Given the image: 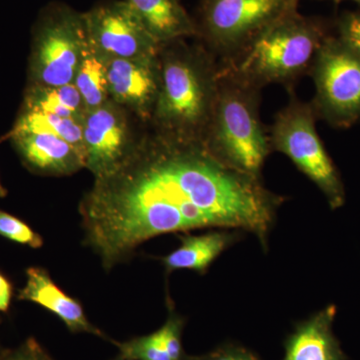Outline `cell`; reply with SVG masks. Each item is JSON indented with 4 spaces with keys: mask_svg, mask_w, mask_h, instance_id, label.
<instances>
[{
    "mask_svg": "<svg viewBox=\"0 0 360 360\" xmlns=\"http://www.w3.org/2000/svg\"><path fill=\"white\" fill-rule=\"evenodd\" d=\"M300 0H202L198 39L224 63L284 14L297 9Z\"/></svg>",
    "mask_w": 360,
    "mask_h": 360,
    "instance_id": "52a82bcc",
    "label": "cell"
},
{
    "mask_svg": "<svg viewBox=\"0 0 360 360\" xmlns=\"http://www.w3.org/2000/svg\"><path fill=\"white\" fill-rule=\"evenodd\" d=\"M338 39L360 56V11H347L336 21Z\"/></svg>",
    "mask_w": 360,
    "mask_h": 360,
    "instance_id": "603a6c76",
    "label": "cell"
},
{
    "mask_svg": "<svg viewBox=\"0 0 360 360\" xmlns=\"http://www.w3.org/2000/svg\"><path fill=\"white\" fill-rule=\"evenodd\" d=\"M89 46L106 59L153 58L161 45L127 0L101 2L84 13Z\"/></svg>",
    "mask_w": 360,
    "mask_h": 360,
    "instance_id": "9c48e42d",
    "label": "cell"
},
{
    "mask_svg": "<svg viewBox=\"0 0 360 360\" xmlns=\"http://www.w3.org/2000/svg\"><path fill=\"white\" fill-rule=\"evenodd\" d=\"M335 315V305H328L296 324L284 342L285 355L283 360H347L333 333Z\"/></svg>",
    "mask_w": 360,
    "mask_h": 360,
    "instance_id": "5bb4252c",
    "label": "cell"
},
{
    "mask_svg": "<svg viewBox=\"0 0 360 360\" xmlns=\"http://www.w3.org/2000/svg\"><path fill=\"white\" fill-rule=\"evenodd\" d=\"M167 303L169 304V312L167 321L158 329L161 340L172 360H191V356L186 354L182 345V333L186 321L181 315L175 312L172 300H168Z\"/></svg>",
    "mask_w": 360,
    "mask_h": 360,
    "instance_id": "7402d4cb",
    "label": "cell"
},
{
    "mask_svg": "<svg viewBox=\"0 0 360 360\" xmlns=\"http://www.w3.org/2000/svg\"><path fill=\"white\" fill-rule=\"evenodd\" d=\"M111 341L118 349L116 360H172L163 345L158 330L123 342Z\"/></svg>",
    "mask_w": 360,
    "mask_h": 360,
    "instance_id": "ffe728a7",
    "label": "cell"
},
{
    "mask_svg": "<svg viewBox=\"0 0 360 360\" xmlns=\"http://www.w3.org/2000/svg\"><path fill=\"white\" fill-rule=\"evenodd\" d=\"M73 84L84 99L87 110H94L110 99L105 60L90 47L78 68Z\"/></svg>",
    "mask_w": 360,
    "mask_h": 360,
    "instance_id": "d6986e66",
    "label": "cell"
},
{
    "mask_svg": "<svg viewBox=\"0 0 360 360\" xmlns=\"http://www.w3.org/2000/svg\"><path fill=\"white\" fill-rule=\"evenodd\" d=\"M160 61L151 129L170 139L203 143L219 94V60L203 45L179 39L161 45Z\"/></svg>",
    "mask_w": 360,
    "mask_h": 360,
    "instance_id": "7a4b0ae2",
    "label": "cell"
},
{
    "mask_svg": "<svg viewBox=\"0 0 360 360\" xmlns=\"http://www.w3.org/2000/svg\"><path fill=\"white\" fill-rule=\"evenodd\" d=\"M82 122L84 120H79V118L60 117V116L39 112V111L21 110L11 134L37 132V134L54 135L75 146L82 153L85 160Z\"/></svg>",
    "mask_w": 360,
    "mask_h": 360,
    "instance_id": "ac0fdd59",
    "label": "cell"
},
{
    "mask_svg": "<svg viewBox=\"0 0 360 360\" xmlns=\"http://www.w3.org/2000/svg\"><path fill=\"white\" fill-rule=\"evenodd\" d=\"M191 360H262L250 352L248 348L240 347V345L226 343V345H220L210 352V354L201 355V356H191Z\"/></svg>",
    "mask_w": 360,
    "mask_h": 360,
    "instance_id": "d4e9b609",
    "label": "cell"
},
{
    "mask_svg": "<svg viewBox=\"0 0 360 360\" xmlns=\"http://www.w3.org/2000/svg\"><path fill=\"white\" fill-rule=\"evenodd\" d=\"M316 120L311 103H303L290 91V101L270 127V144L272 151L288 156L319 187L331 210H338L345 202V186L317 134Z\"/></svg>",
    "mask_w": 360,
    "mask_h": 360,
    "instance_id": "8992f818",
    "label": "cell"
},
{
    "mask_svg": "<svg viewBox=\"0 0 360 360\" xmlns=\"http://www.w3.org/2000/svg\"><path fill=\"white\" fill-rule=\"evenodd\" d=\"M328 35L326 22L295 9L267 26L236 56L219 65L258 89L271 84L291 89L296 80L309 73Z\"/></svg>",
    "mask_w": 360,
    "mask_h": 360,
    "instance_id": "3957f363",
    "label": "cell"
},
{
    "mask_svg": "<svg viewBox=\"0 0 360 360\" xmlns=\"http://www.w3.org/2000/svg\"><path fill=\"white\" fill-rule=\"evenodd\" d=\"M330 1H333L335 4H340V2L345 1V0H330ZM350 1L356 2L360 6V0H350Z\"/></svg>",
    "mask_w": 360,
    "mask_h": 360,
    "instance_id": "83f0119b",
    "label": "cell"
},
{
    "mask_svg": "<svg viewBox=\"0 0 360 360\" xmlns=\"http://www.w3.org/2000/svg\"><path fill=\"white\" fill-rule=\"evenodd\" d=\"M148 32L160 45L198 37L196 21L180 0H127Z\"/></svg>",
    "mask_w": 360,
    "mask_h": 360,
    "instance_id": "2e32d148",
    "label": "cell"
},
{
    "mask_svg": "<svg viewBox=\"0 0 360 360\" xmlns=\"http://www.w3.org/2000/svg\"><path fill=\"white\" fill-rule=\"evenodd\" d=\"M0 360H54L44 347L35 340L27 338L20 347L0 352Z\"/></svg>",
    "mask_w": 360,
    "mask_h": 360,
    "instance_id": "cb8c5ba5",
    "label": "cell"
},
{
    "mask_svg": "<svg viewBox=\"0 0 360 360\" xmlns=\"http://www.w3.org/2000/svg\"><path fill=\"white\" fill-rule=\"evenodd\" d=\"M179 248L160 258L165 272L169 274L175 270L186 269L202 276L222 252L240 239V231L212 229L201 234L187 232L179 234Z\"/></svg>",
    "mask_w": 360,
    "mask_h": 360,
    "instance_id": "9a60e30c",
    "label": "cell"
},
{
    "mask_svg": "<svg viewBox=\"0 0 360 360\" xmlns=\"http://www.w3.org/2000/svg\"><path fill=\"white\" fill-rule=\"evenodd\" d=\"M8 135L23 165L33 174L70 176L85 168L82 153L58 136L37 132H9Z\"/></svg>",
    "mask_w": 360,
    "mask_h": 360,
    "instance_id": "4fadbf2b",
    "label": "cell"
},
{
    "mask_svg": "<svg viewBox=\"0 0 360 360\" xmlns=\"http://www.w3.org/2000/svg\"><path fill=\"white\" fill-rule=\"evenodd\" d=\"M26 283L18 300L39 305L56 315L72 333H89L106 340V335L90 322L82 302L68 295L51 278L49 270L39 266L26 269Z\"/></svg>",
    "mask_w": 360,
    "mask_h": 360,
    "instance_id": "7c38bea8",
    "label": "cell"
},
{
    "mask_svg": "<svg viewBox=\"0 0 360 360\" xmlns=\"http://www.w3.org/2000/svg\"><path fill=\"white\" fill-rule=\"evenodd\" d=\"M283 202L262 179L229 167L202 142L151 130L115 172L94 179L78 212L82 243L108 272L163 234L245 231L267 250Z\"/></svg>",
    "mask_w": 360,
    "mask_h": 360,
    "instance_id": "6da1fadb",
    "label": "cell"
},
{
    "mask_svg": "<svg viewBox=\"0 0 360 360\" xmlns=\"http://www.w3.org/2000/svg\"><path fill=\"white\" fill-rule=\"evenodd\" d=\"M110 98L149 122L160 91V56L106 59Z\"/></svg>",
    "mask_w": 360,
    "mask_h": 360,
    "instance_id": "8fae6325",
    "label": "cell"
},
{
    "mask_svg": "<svg viewBox=\"0 0 360 360\" xmlns=\"http://www.w3.org/2000/svg\"><path fill=\"white\" fill-rule=\"evenodd\" d=\"M89 47L84 13L63 4L47 6L33 30L28 86L73 84Z\"/></svg>",
    "mask_w": 360,
    "mask_h": 360,
    "instance_id": "5b68a950",
    "label": "cell"
},
{
    "mask_svg": "<svg viewBox=\"0 0 360 360\" xmlns=\"http://www.w3.org/2000/svg\"><path fill=\"white\" fill-rule=\"evenodd\" d=\"M7 195V191L2 186L1 182H0V198H6Z\"/></svg>",
    "mask_w": 360,
    "mask_h": 360,
    "instance_id": "4316f807",
    "label": "cell"
},
{
    "mask_svg": "<svg viewBox=\"0 0 360 360\" xmlns=\"http://www.w3.org/2000/svg\"><path fill=\"white\" fill-rule=\"evenodd\" d=\"M309 75L315 85L311 105L317 118L347 129L360 120V56L328 35Z\"/></svg>",
    "mask_w": 360,
    "mask_h": 360,
    "instance_id": "ba28073f",
    "label": "cell"
},
{
    "mask_svg": "<svg viewBox=\"0 0 360 360\" xmlns=\"http://www.w3.org/2000/svg\"><path fill=\"white\" fill-rule=\"evenodd\" d=\"M260 92L220 66L219 94L203 141L219 160L257 179L272 151L260 118Z\"/></svg>",
    "mask_w": 360,
    "mask_h": 360,
    "instance_id": "277c9868",
    "label": "cell"
},
{
    "mask_svg": "<svg viewBox=\"0 0 360 360\" xmlns=\"http://www.w3.org/2000/svg\"><path fill=\"white\" fill-rule=\"evenodd\" d=\"M21 110L79 120H84L87 112L84 99L73 84L56 87L27 86Z\"/></svg>",
    "mask_w": 360,
    "mask_h": 360,
    "instance_id": "e0dca14e",
    "label": "cell"
},
{
    "mask_svg": "<svg viewBox=\"0 0 360 360\" xmlns=\"http://www.w3.org/2000/svg\"><path fill=\"white\" fill-rule=\"evenodd\" d=\"M0 236L33 250H39L44 245V239L39 232L33 231L23 220L4 210H0Z\"/></svg>",
    "mask_w": 360,
    "mask_h": 360,
    "instance_id": "44dd1931",
    "label": "cell"
},
{
    "mask_svg": "<svg viewBox=\"0 0 360 360\" xmlns=\"http://www.w3.org/2000/svg\"><path fill=\"white\" fill-rule=\"evenodd\" d=\"M129 113L111 99L85 113V168L94 179L115 172L139 141L141 136L134 134Z\"/></svg>",
    "mask_w": 360,
    "mask_h": 360,
    "instance_id": "30bf717a",
    "label": "cell"
},
{
    "mask_svg": "<svg viewBox=\"0 0 360 360\" xmlns=\"http://www.w3.org/2000/svg\"><path fill=\"white\" fill-rule=\"evenodd\" d=\"M13 297V283L4 274L0 272V312L8 311Z\"/></svg>",
    "mask_w": 360,
    "mask_h": 360,
    "instance_id": "484cf974",
    "label": "cell"
},
{
    "mask_svg": "<svg viewBox=\"0 0 360 360\" xmlns=\"http://www.w3.org/2000/svg\"><path fill=\"white\" fill-rule=\"evenodd\" d=\"M115 360H116V359H115Z\"/></svg>",
    "mask_w": 360,
    "mask_h": 360,
    "instance_id": "f1b7e54d",
    "label": "cell"
}]
</instances>
